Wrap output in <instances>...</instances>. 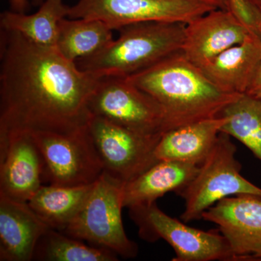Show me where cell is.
<instances>
[{"label": "cell", "instance_id": "cell-1", "mask_svg": "<svg viewBox=\"0 0 261 261\" xmlns=\"http://www.w3.org/2000/svg\"><path fill=\"white\" fill-rule=\"evenodd\" d=\"M101 78L56 47L18 33L0 34V144L22 132L68 134L88 126L89 101Z\"/></svg>", "mask_w": 261, "mask_h": 261}, {"label": "cell", "instance_id": "cell-2", "mask_svg": "<svg viewBox=\"0 0 261 261\" xmlns=\"http://www.w3.org/2000/svg\"><path fill=\"white\" fill-rule=\"evenodd\" d=\"M126 79L162 108L165 132L219 117L227 105L241 95L220 90L181 51Z\"/></svg>", "mask_w": 261, "mask_h": 261}, {"label": "cell", "instance_id": "cell-3", "mask_svg": "<svg viewBox=\"0 0 261 261\" xmlns=\"http://www.w3.org/2000/svg\"><path fill=\"white\" fill-rule=\"evenodd\" d=\"M186 23L145 22L120 29V35L95 56L78 60L80 69L99 78H127L181 53Z\"/></svg>", "mask_w": 261, "mask_h": 261}, {"label": "cell", "instance_id": "cell-4", "mask_svg": "<svg viewBox=\"0 0 261 261\" xmlns=\"http://www.w3.org/2000/svg\"><path fill=\"white\" fill-rule=\"evenodd\" d=\"M237 147L230 136L221 132L210 153L199 166L193 179L176 195L185 200L184 222L202 219V215L220 200L240 195L261 197V188L240 173Z\"/></svg>", "mask_w": 261, "mask_h": 261}, {"label": "cell", "instance_id": "cell-5", "mask_svg": "<svg viewBox=\"0 0 261 261\" xmlns=\"http://www.w3.org/2000/svg\"><path fill=\"white\" fill-rule=\"evenodd\" d=\"M123 185L104 172L94 184L80 212L62 232L123 258L137 257L138 246L127 237L122 221Z\"/></svg>", "mask_w": 261, "mask_h": 261}, {"label": "cell", "instance_id": "cell-6", "mask_svg": "<svg viewBox=\"0 0 261 261\" xmlns=\"http://www.w3.org/2000/svg\"><path fill=\"white\" fill-rule=\"evenodd\" d=\"M129 216L142 240L161 239L174 250V261L236 260L226 238L219 230L202 231L171 217L155 202L129 207Z\"/></svg>", "mask_w": 261, "mask_h": 261}, {"label": "cell", "instance_id": "cell-7", "mask_svg": "<svg viewBox=\"0 0 261 261\" xmlns=\"http://www.w3.org/2000/svg\"><path fill=\"white\" fill-rule=\"evenodd\" d=\"M214 9L201 0H79L68 17L100 20L114 31L145 22L187 24Z\"/></svg>", "mask_w": 261, "mask_h": 261}, {"label": "cell", "instance_id": "cell-8", "mask_svg": "<svg viewBox=\"0 0 261 261\" xmlns=\"http://www.w3.org/2000/svg\"><path fill=\"white\" fill-rule=\"evenodd\" d=\"M33 135L42 153L44 177L49 185H92L104 173L88 126L68 134L37 132Z\"/></svg>", "mask_w": 261, "mask_h": 261}, {"label": "cell", "instance_id": "cell-9", "mask_svg": "<svg viewBox=\"0 0 261 261\" xmlns=\"http://www.w3.org/2000/svg\"><path fill=\"white\" fill-rule=\"evenodd\" d=\"M88 130L104 172L126 183L158 162L156 146L163 135H149L92 116Z\"/></svg>", "mask_w": 261, "mask_h": 261}, {"label": "cell", "instance_id": "cell-10", "mask_svg": "<svg viewBox=\"0 0 261 261\" xmlns=\"http://www.w3.org/2000/svg\"><path fill=\"white\" fill-rule=\"evenodd\" d=\"M92 116L145 135H163L166 119L162 108L148 94L126 78H101L89 101Z\"/></svg>", "mask_w": 261, "mask_h": 261}, {"label": "cell", "instance_id": "cell-11", "mask_svg": "<svg viewBox=\"0 0 261 261\" xmlns=\"http://www.w3.org/2000/svg\"><path fill=\"white\" fill-rule=\"evenodd\" d=\"M44 179V160L33 133L15 134L0 144V196L27 202Z\"/></svg>", "mask_w": 261, "mask_h": 261}, {"label": "cell", "instance_id": "cell-12", "mask_svg": "<svg viewBox=\"0 0 261 261\" xmlns=\"http://www.w3.org/2000/svg\"><path fill=\"white\" fill-rule=\"evenodd\" d=\"M217 225L236 260H247L261 250V197L240 195L220 200L202 215Z\"/></svg>", "mask_w": 261, "mask_h": 261}, {"label": "cell", "instance_id": "cell-13", "mask_svg": "<svg viewBox=\"0 0 261 261\" xmlns=\"http://www.w3.org/2000/svg\"><path fill=\"white\" fill-rule=\"evenodd\" d=\"M250 34L227 10L214 9L186 24L181 53L201 68Z\"/></svg>", "mask_w": 261, "mask_h": 261}, {"label": "cell", "instance_id": "cell-14", "mask_svg": "<svg viewBox=\"0 0 261 261\" xmlns=\"http://www.w3.org/2000/svg\"><path fill=\"white\" fill-rule=\"evenodd\" d=\"M49 228L28 202L0 196V260H32Z\"/></svg>", "mask_w": 261, "mask_h": 261}, {"label": "cell", "instance_id": "cell-15", "mask_svg": "<svg viewBox=\"0 0 261 261\" xmlns=\"http://www.w3.org/2000/svg\"><path fill=\"white\" fill-rule=\"evenodd\" d=\"M260 59L261 39L250 34L200 68L220 90L242 94L250 88Z\"/></svg>", "mask_w": 261, "mask_h": 261}, {"label": "cell", "instance_id": "cell-16", "mask_svg": "<svg viewBox=\"0 0 261 261\" xmlns=\"http://www.w3.org/2000/svg\"><path fill=\"white\" fill-rule=\"evenodd\" d=\"M226 121L224 117H216L165 132L154 150L156 159L200 165L214 147Z\"/></svg>", "mask_w": 261, "mask_h": 261}, {"label": "cell", "instance_id": "cell-17", "mask_svg": "<svg viewBox=\"0 0 261 261\" xmlns=\"http://www.w3.org/2000/svg\"><path fill=\"white\" fill-rule=\"evenodd\" d=\"M200 165L161 161L132 181L123 185V207L155 202L166 193L177 194L191 182Z\"/></svg>", "mask_w": 261, "mask_h": 261}, {"label": "cell", "instance_id": "cell-18", "mask_svg": "<svg viewBox=\"0 0 261 261\" xmlns=\"http://www.w3.org/2000/svg\"><path fill=\"white\" fill-rule=\"evenodd\" d=\"M68 7L63 0H45L32 15L5 11L0 15L1 29L18 33L42 47H56L60 23L68 17Z\"/></svg>", "mask_w": 261, "mask_h": 261}, {"label": "cell", "instance_id": "cell-19", "mask_svg": "<svg viewBox=\"0 0 261 261\" xmlns=\"http://www.w3.org/2000/svg\"><path fill=\"white\" fill-rule=\"evenodd\" d=\"M94 184L76 187L43 185L27 202L49 228L62 232L82 209Z\"/></svg>", "mask_w": 261, "mask_h": 261}, {"label": "cell", "instance_id": "cell-20", "mask_svg": "<svg viewBox=\"0 0 261 261\" xmlns=\"http://www.w3.org/2000/svg\"><path fill=\"white\" fill-rule=\"evenodd\" d=\"M113 29L100 20L63 18L60 23L56 48L68 61L95 56L114 40Z\"/></svg>", "mask_w": 261, "mask_h": 261}, {"label": "cell", "instance_id": "cell-21", "mask_svg": "<svg viewBox=\"0 0 261 261\" xmlns=\"http://www.w3.org/2000/svg\"><path fill=\"white\" fill-rule=\"evenodd\" d=\"M220 116L226 120L221 132L240 141L261 161V99L242 94Z\"/></svg>", "mask_w": 261, "mask_h": 261}, {"label": "cell", "instance_id": "cell-22", "mask_svg": "<svg viewBox=\"0 0 261 261\" xmlns=\"http://www.w3.org/2000/svg\"><path fill=\"white\" fill-rule=\"evenodd\" d=\"M33 260L42 261H117L118 255L102 247L49 228L39 240Z\"/></svg>", "mask_w": 261, "mask_h": 261}, {"label": "cell", "instance_id": "cell-23", "mask_svg": "<svg viewBox=\"0 0 261 261\" xmlns=\"http://www.w3.org/2000/svg\"><path fill=\"white\" fill-rule=\"evenodd\" d=\"M226 10L252 35L261 39V10L251 0H226Z\"/></svg>", "mask_w": 261, "mask_h": 261}, {"label": "cell", "instance_id": "cell-24", "mask_svg": "<svg viewBox=\"0 0 261 261\" xmlns=\"http://www.w3.org/2000/svg\"><path fill=\"white\" fill-rule=\"evenodd\" d=\"M247 94L261 99V59L255 77L250 88L247 90Z\"/></svg>", "mask_w": 261, "mask_h": 261}, {"label": "cell", "instance_id": "cell-25", "mask_svg": "<svg viewBox=\"0 0 261 261\" xmlns=\"http://www.w3.org/2000/svg\"><path fill=\"white\" fill-rule=\"evenodd\" d=\"M13 11L24 13L25 8L28 7V0H9Z\"/></svg>", "mask_w": 261, "mask_h": 261}, {"label": "cell", "instance_id": "cell-26", "mask_svg": "<svg viewBox=\"0 0 261 261\" xmlns=\"http://www.w3.org/2000/svg\"><path fill=\"white\" fill-rule=\"evenodd\" d=\"M218 9L226 10V0H201Z\"/></svg>", "mask_w": 261, "mask_h": 261}, {"label": "cell", "instance_id": "cell-27", "mask_svg": "<svg viewBox=\"0 0 261 261\" xmlns=\"http://www.w3.org/2000/svg\"><path fill=\"white\" fill-rule=\"evenodd\" d=\"M252 258L257 259V260H261V250L260 251L256 252L252 255Z\"/></svg>", "mask_w": 261, "mask_h": 261}, {"label": "cell", "instance_id": "cell-28", "mask_svg": "<svg viewBox=\"0 0 261 261\" xmlns=\"http://www.w3.org/2000/svg\"><path fill=\"white\" fill-rule=\"evenodd\" d=\"M252 2H253L254 3L260 6L261 4V0H251Z\"/></svg>", "mask_w": 261, "mask_h": 261}, {"label": "cell", "instance_id": "cell-29", "mask_svg": "<svg viewBox=\"0 0 261 261\" xmlns=\"http://www.w3.org/2000/svg\"><path fill=\"white\" fill-rule=\"evenodd\" d=\"M259 7H260V9L261 10V4H260V6H259Z\"/></svg>", "mask_w": 261, "mask_h": 261}]
</instances>
